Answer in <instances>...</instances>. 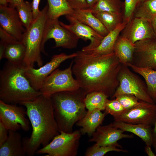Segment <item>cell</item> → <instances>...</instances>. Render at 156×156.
<instances>
[{"instance_id":"cell-15","label":"cell","mask_w":156,"mask_h":156,"mask_svg":"<svg viewBox=\"0 0 156 156\" xmlns=\"http://www.w3.org/2000/svg\"><path fill=\"white\" fill-rule=\"evenodd\" d=\"M122 31V36L133 44L143 40L156 38L150 21L143 18H132Z\"/></svg>"},{"instance_id":"cell-47","label":"cell","mask_w":156,"mask_h":156,"mask_svg":"<svg viewBox=\"0 0 156 156\" xmlns=\"http://www.w3.org/2000/svg\"><path fill=\"white\" fill-rule=\"evenodd\" d=\"M155 39V40H156V38Z\"/></svg>"},{"instance_id":"cell-38","label":"cell","mask_w":156,"mask_h":156,"mask_svg":"<svg viewBox=\"0 0 156 156\" xmlns=\"http://www.w3.org/2000/svg\"><path fill=\"white\" fill-rule=\"evenodd\" d=\"M8 136V130L0 122V146L7 140Z\"/></svg>"},{"instance_id":"cell-48","label":"cell","mask_w":156,"mask_h":156,"mask_svg":"<svg viewBox=\"0 0 156 156\" xmlns=\"http://www.w3.org/2000/svg\"></svg>"},{"instance_id":"cell-14","label":"cell","mask_w":156,"mask_h":156,"mask_svg":"<svg viewBox=\"0 0 156 156\" xmlns=\"http://www.w3.org/2000/svg\"><path fill=\"white\" fill-rule=\"evenodd\" d=\"M132 64L139 67L156 70V40L155 39L141 40L134 43Z\"/></svg>"},{"instance_id":"cell-11","label":"cell","mask_w":156,"mask_h":156,"mask_svg":"<svg viewBox=\"0 0 156 156\" xmlns=\"http://www.w3.org/2000/svg\"><path fill=\"white\" fill-rule=\"evenodd\" d=\"M26 115L22 107L0 100V122L8 130L17 131L22 128L25 131L29 130L30 121Z\"/></svg>"},{"instance_id":"cell-18","label":"cell","mask_w":156,"mask_h":156,"mask_svg":"<svg viewBox=\"0 0 156 156\" xmlns=\"http://www.w3.org/2000/svg\"><path fill=\"white\" fill-rule=\"evenodd\" d=\"M129 21L123 20L114 29L109 32L104 37L97 47L92 49L83 51L93 55L107 54L114 53V45L120 34Z\"/></svg>"},{"instance_id":"cell-21","label":"cell","mask_w":156,"mask_h":156,"mask_svg":"<svg viewBox=\"0 0 156 156\" xmlns=\"http://www.w3.org/2000/svg\"><path fill=\"white\" fill-rule=\"evenodd\" d=\"M114 127L124 132H130L137 135L146 145L151 146L153 143L152 126L144 124H133L120 121L111 123Z\"/></svg>"},{"instance_id":"cell-8","label":"cell","mask_w":156,"mask_h":156,"mask_svg":"<svg viewBox=\"0 0 156 156\" xmlns=\"http://www.w3.org/2000/svg\"><path fill=\"white\" fill-rule=\"evenodd\" d=\"M73 61L63 70L57 68L46 78L39 91L42 94L51 96L58 92L78 90L80 86L73 75Z\"/></svg>"},{"instance_id":"cell-41","label":"cell","mask_w":156,"mask_h":156,"mask_svg":"<svg viewBox=\"0 0 156 156\" xmlns=\"http://www.w3.org/2000/svg\"><path fill=\"white\" fill-rule=\"evenodd\" d=\"M154 125V127L153 129L152 130V145H153L156 152V118Z\"/></svg>"},{"instance_id":"cell-2","label":"cell","mask_w":156,"mask_h":156,"mask_svg":"<svg viewBox=\"0 0 156 156\" xmlns=\"http://www.w3.org/2000/svg\"><path fill=\"white\" fill-rule=\"evenodd\" d=\"M32 127L29 137L22 139L26 155L32 156L41 145H47L60 132L57 123L51 96L41 94L34 100L21 103Z\"/></svg>"},{"instance_id":"cell-6","label":"cell","mask_w":156,"mask_h":156,"mask_svg":"<svg viewBox=\"0 0 156 156\" xmlns=\"http://www.w3.org/2000/svg\"><path fill=\"white\" fill-rule=\"evenodd\" d=\"M127 65L122 64L118 76L119 84L112 98L123 94H130L140 101L155 103L148 92L146 84Z\"/></svg>"},{"instance_id":"cell-29","label":"cell","mask_w":156,"mask_h":156,"mask_svg":"<svg viewBox=\"0 0 156 156\" xmlns=\"http://www.w3.org/2000/svg\"><path fill=\"white\" fill-rule=\"evenodd\" d=\"M133 15L134 17L143 18L151 21L156 16V0L140 2L137 6Z\"/></svg>"},{"instance_id":"cell-34","label":"cell","mask_w":156,"mask_h":156,"mask_svg":"<svg viewBox=\"0 0 156 156\" xmlns=\"http://www.w3.org/2000/svg\"><path fill=\"white\" fill-rule=\"evenodd\" d=\"M115 98L127 111L134 108L140 103L139 100L131 94H123L117 96Z\"/></svg>"},{"instance_id":"cell-10","label":"cell","mask_w":156,"mask_h":156,"mask_svg":"<svg viewBox=\"0 0 156 156\" xmlns=\"http://www.w3.org/2000/svg\"><path fill=\"white\" fill-rule=\"evenodd\" d=\"M54 40L55 45L54 48L62 47L67 49L76 47L79 40L77 36L62 26L58 19L48 18L45 25L43 44L49 39Z\"/></svg>"},{"instance_id":"cell-9","label":"cell","mask_w":156,"mask_h":156,"mask_svg":"<svg viewBox=\"0 0 156 156\" xmlns=\"http://www.w3.org/2000/svg\"><path fill=\"white\" fill-rule=\"evenodd\" d=\"M77 55V52L69 55L62 53L54 55L49 61L39 68L25 67V75L32 87L35 90L39 91L47 77L62 63L68 59L74 58Z\"/></svg>"},{"instance_id":"cell-37","label":"cell","mask_w":156,"mask_h":156,"mask_svg":"<svg viewBox=\"0 0 156 156\" xmlns=\"http://www.w3.org/2000/svg\"><path fill=\"white\" fill-rule=\"evenodd\" d=\"M70 7L73 10L89 8L86 0H67Z\"/></svg>"},{"instance_id":"cell-42","label":"cell","mask_w":156,"mask_h":156,"mask_svg":"<svg viewBox=\"0 0 156 156\" xmlns=\"http://www.w3.org/2000/svg\"><path fill=\"white\" fill-rule=\"evenodd\" d=\"M145 151L148 156H156V155L152 151L151 146L148 145H146L145 147Z\"/></svg>"},{"instance_id":"cell-26","label":"cell","mask_w":156,"mask_h":156,"mask_svg":"<svg viewBox=\"0 0 156 156\" xmlns=\"http://www.w3.org/2000/svg\"><path fill=\"white\" fill-rule=\"evenodd\" d=\"M49 18L58 19L60 16L71 15L74 10L67 0H47Z\"/></svg>"},{"instance_id":"cell-25","label":"cell","mask_w":156,"mask_h":156,"mask_svg":"<svg viewBox=\"0 0 156 156\" xmlns=\"http://www.w3.org/2000/svg\"><path fill=\"white\" fill-rule=\"evenodd\" d=\"M25 53V45L22 42L18 41L6 44L3 58L13 64L21 65L23 64Z\"/></svg>"},{"instance_id":"cell-27","label":"cell","mask_w":156,"mask_h":156,"mask_svg":"<svg viewBox=\"0 0 156 156\" xmlns=\"http://www.w3.org/2000/svg\"><path fill=\"white\" fill-rule=\"evenodd\" d=\"M108 98L107 95L101 92H94L87 94L84 99L86 109L88 110H104Z\"/></svg>"},{"instance_id":"cell-30","label":"cell","mask_w":156,"mask_h":156,"mask_svg":"<svg viewBox=\"0 0 156 156\" xmlns=\"http://www.w3.org/2000/svg\"><path fill=\"white\" fill-rule=\"evenodd\" d=\"M90 9L93 13L102 12L117 14L122 13L120 0H99L93 7Z\"/></svg>"},{"instance_id":"cell-35","label":"cell","mask_w":156,"mask_h":156,"mask_svg":"<svg viewBox=\"0 0 156 156\" xmlns=\"http://www.w3.org/2000/svg\"><path fill=\"white\" fill-rule=\"evenodd\" d=\"M140 0H125L123 20L129 21L132 18Z\"/></svg>"},{"instance_id":"cell-5","label":"cell","mask_w":156,"mask_h":156,"mask_svg":"<svg viewBox=\"0 0 156 156\" xmlns=\"http://www.w3.org/2000/svg\"><path fill=\"white\" fill-rule=\"evenodd\" d=\"M48 8L47 4L29 27L26 29L23 35L21 42L25 46V53L23 64L25 67H34L35 63L39 67L43 65L41 53L45 54L43 41L48 18Z\"/></svg>"},{"instance_id":"cell-31","label":"cell","mask_w":156,"mask_h":156,"mask_svg":"<svg viewBox=\"0 0 156 156\" xmlns=\"http://www.w3.org/2000/svg\"><path fill=\"white\" fill-rule=\"evenodd\" d=\"M15 8L23 25L26 29L28 28L34 20L31 3L25 1Z\"/></svg>"},{"instance_id":"cell-4","label":"cell","mask_w":156,"mask_h":156,"mask_svg":"<svg viewBox=\"0 0 156 156\" xmlns=\"http://www.w3.org/2000/svg\"><path fill=\"white\" fill-rule=\"evenodd\" d=\"M86 95L80 88L51 95L54 116L60 132H72L74 125L86 115L87 111L84 103Z\"/></svg>"},{"instance_id":"cell-22","label":"cell","mask_w":156,"mask_h":156,"mask_svg":"<svg viewBox=\"0 0 156 156\" xmlns=\"http://www.w3.org/2000/svg\"><path fill=\"white\" fill-rule=\"evenodd\" d=\"M104 37L109 32L89 8L74 10L70 15Z\"/></svg>"},{"instance_id":"cell-24","label":"cell","mask_w":156,"mask_h":156,"mask_svg":"<svg viewBox=\"0 0 156 156\" xmlns=\"http://www.w3.org/2000/svg\"><path fill=\"white\" fill-rule=\"evenodd\" d=\"M132 70L142 76L146 82L148 92L155 102L156 101V70L137 67L131 63L127 65Z\"/></svg>"},{"instance_id":"cell-12","label":"cell","mask_w":156,"mask_h":156,"mask_svg":"<svg viewBox=\"0 0 156 156\" xmlns=\"http://www.w3.org/2000/svg\"><path fill=\"white\" fill-rule=\"evenodd\" d=\"M156 118V104L142 101L132 109L114 118V121L152 126Z\"/></svg>"},{"instance_id":"cell-13","label":"cell","mask_w":156,"mask_h":156,"mask_svg":"<svg viewBox=\"0 0 156 156\" xmlns=\"http://www.w3.org/2000/svg\"><path fill=\"white\" fill-rule=\"evenodd\" d=\"M69 22L68 25L60 21L61 25L77 36L79 39L85 41H90L87 46L82 48L81 51H86L97 47L104 37L89 26L79 21L70 15L65 16Z\"/></svg>"},{"instance_id":"cell-28","label":"cell","mask_w":156,"mask_h":156,"mask_svg":"<svg viewBox=\"0 0 156 156\" xmlns=\"http://www.w3.org/2000/svg\"><path fill=\"white\" fill-rule=\"evenodd\" d=\"M93 14L109 32L114 29L123 21L122 13L117 14L102 12Z\"/></svg>"},{"instance_id":"cell-1","label":"cell","mask_w":156,"mask_h":156,"mask_svg":"<svg viewBox=\"0 0 156 156\" xmlns=\"http://www.w3.org/2000/svg\"><path fill=\"white\" fill-rule=\"evenodd\" d=\"M73 61V74L86 94L94 92L112 97L119 84L118 76L122 64L114 52L93 55L77 52Z\"/></svg>"},{"instance_id":"cell-45","label":"cell","mask_w":156,"mask_h":156,"mask_svg":"<svg viewBox=\"0 0 156 156\" xmlns=\"http://www.w3.org/2000/svg\"><path fill=\"white\" fill-rule=\"evenodd\" d=\"M0 5L8 6L7 0H0Z\"/></svg>"},{"instance_id":"cell-16","label":"cell","mask_w":156,"mask_h":156,"mask_svg":"<svg viewBox=\"0 0 156 156\" xmlns=\"http://www.w3.org/2000/svg\"><path fill=\"white\" fill-rule=\"evenodd\" d=\"M0 27L18 41L21 42L26 29L15 8L0 5Z\"/></svg>"},{"instance_id":"cell-19","label":"cell","mask_w":156,"mask_h":156,"mask_svg":"<svg viewBox=\"0 0 156 156\" xmlns=\"http://www.w3.org/2000/svg\"><path fill=\"white\" fill-rule=\"evenodd\" d=\"M26 155L21 135L17 131L8 130L7 139L0 146V156H24Z\"/></svg>"},{"instance_id":"cell-44","label":"cell","mask_w":156,"mask_h":156,"mask_svg":"<svg viewBox=\"0 0 156 156\" xmlns=\"http://www.w3.org/2000/svg\"><path fill=\"white\" fill-rule=\"evenodd\" d=\"M89 8H91L99 0H86Z\"/></svg>"},{"instance_id":"cell-17","label":"cell","mask_w":156,"mask_h":156,"mask_svg":"<svg viewBox=\"0 0 156 156\" xmlns=\"http://www.w3.org/2000/svg\"><path fill=\"white\" fill-rule=\"evenodd\" d=\"M122 130L109 125L99 126L88 140L89 142H94L99 146L116 145L120 147L118 143L119 140L124 138H133V135L124 134Z\"/></svg>"},{"instance_id":"cell-20","label":"cell","mask_w":156,"mask_h":156,"mask_svg":"<svg viewBox=\"0 0 156 156\" xmlns=\"http://www.w3.org/2000/svg\"><path fill=\"white\" fill-rule=\"evenodd\" d=\"M106 115L99 109L88 110L86 115L76 123V125L81 127L79 130L82 134H87L91 137L101 124Z\"/></svg>"},{"instance_id":"cell-7","label":"cell","mask_w":156,"mask_h":156,"mask_svg":"<svg viewBox=\"0 0 156 156\" xmlns=\"http://www.w3.org/2000/svg\"><path fill=\"white\" fill-rule=\"evenodd\" d=\"M82 134L80 130L70 133L61 131L47 145L38 149V154L47 156H76Z\"/></svg>"},{"instance_id":"cell-23","label":"cell","mask_w":156,"mask_h":156,"mask_svg":"<svg viewBox=\"0 0 156 156\" xmlns=\"http://www.w3.org/2000/svg\"><path fill=\"white\" fill-rule=\"evenodd\" d=\"M134 50V44L125 37L119 36L114 45V52L122 64L127 65L132 63Z\"/></svg>"},{"instance_id":"cell-36","label":"cell","mask_w":156,"mask_h":156,"mask_svg":"<svg viewBox=\"0 0 156 156\" xmlns=\"http://www.w3.org/2000/svg\"><path fill=\"white\" fill-rule=\"evenodd\" d=\"M0 42L6 44L18 41L15 38L0 27Z\"/></svg>"},{"instance_id":"cell-3","label":"cell","mask_w":156,"mask_h":156,"mask_svg":"<svg viewBox=\"0 0 156 156\" xmlns=\"http://www.w3.org/2000/svg\"><path fill=\"white\" fill-rule=\"evenodd\" d=\"M25 68L23 64L5 62L0 72V100L20 104L33 100L42 94L31 86L25 75Z\"/></svg>"},{"instance_id":"cell-33","label":"cell","mask_w":156,"mask_h":156,"mask_svg":"<svg viewBox=\"0 0 156 156\" xmlns=\"http://www.w3.org/2000/svg\"><path fill=\"white\" fill-rule=\"evenodd\" d=\"M104 110L106 114H110L114 118L121 115L127 111L116 98L112 100L108 99L107 100Z\"/></svg>"},{"instance_id":"cell-43","label":"cell","mask_w":156,"mask_h":156,"mask_svg":"<svg viewBox=\"0 0 156 156\" xmlns=\"http://www.w3.org/2000/svg\"><path fill=\"white\" fill-rule=\"evenodd\" d=\"M150 22L154 31L156 36V16L152 18Z\"/></svg>"},{"instance_id":"cell-40","label":"cell","mask_w":156,"mask_h":156,"mask_svg":"<svg viewBox=\"0 0 156 156\" xmlns=\"http://www.w3.org/2000/svg\"><path fill=\"white\" fill-rule=\"evenodd\" d=\"M24 1V0H7V3L9 4V6L15 8L16 6Z\"/></svg>"},{"instance_id":"cell-39","label":"cell","mask_w":156,"mask_h":156,"mask_svg":"<svg viewBox=\"0 0 156 156\" xmlns=\"http://www.w3.org/2000/svg\"><path fill=\"white\" fill-rule=\"evenodd\" d=\"M40 0H33L31 3L34 19H36L40 14L41 11L39 9V4Z\"/></svg>"},{"instance_id":"cell-32","label":"cell","mask_w":156,"mask_h":156,"mask_svg":"<svg viewBox=\"0 0 156 156\" xmlns=\"http://www.w3.org/2000/svg\"><path fill=\"white\" fill-rule=\"evenodd\" d=\"M116 145L99 146L95 144L89 147L86 150L84 155L86 156H103L108 152L112 151L127 153V150L119 148Z\"/></svg>"},{"instance_id":"cell-46","label":"cell","mask_w":156,"mask_h":156,"mask_svg":"<svg viewBox=\"0 0 156 156\" xmlns=\"http://www.w3.org/2000/svg\"><path fill=\"white\" fill-rule=\"evenodd\" d=\"M147 0H140V2H143V1H145Z\"/></svg>"}]
</instances>
